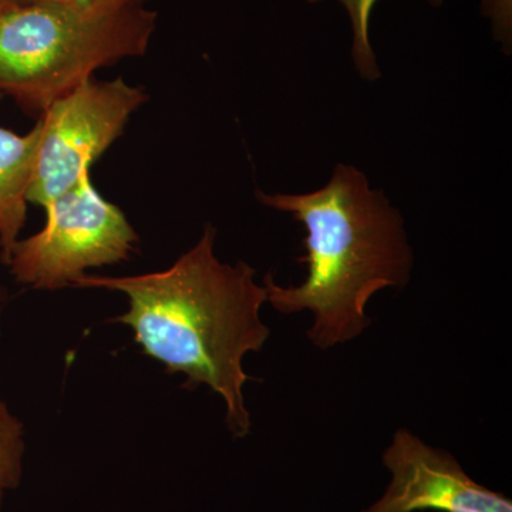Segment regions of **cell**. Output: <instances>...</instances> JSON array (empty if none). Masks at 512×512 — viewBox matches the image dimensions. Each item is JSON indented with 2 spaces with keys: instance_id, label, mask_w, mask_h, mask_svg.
<instances>
[{
  "instance_id": "1",
  "label": "cell",
  "mask_w": 512,
  "mask_h": 512,
  "mask_svg": "<svg viewBox=\"0 0 512 512\" xmlns=\"http://www.w3.org/2000/svg\"><path fill=\"white\" fill-rule=\"evenodd\" d=\"M217 229L205 225L200 241L170 268L151 274L83 275L73 282L126 295L128 309L114 322L134 333L144 355L168 373L187 377L185 389L207 386L224 400L225 423L235 439L251 431L244 387L249 353L264 349L271 329L261 318L264 284L247 262L227 264L214 251Z\"/></svg>"
},
{
  "instance_id": "2",
  "label": "cell",
  "mask_w": 512,
  "mask_h": 512,
  "mask_svg": "<svg viewBox=\"0 0 512 512\" xmlns=\"http://www.w3.org/2000/svg\"><path fill=\"white\" fill-rule=\"evenodd\" d=\"M256 200L303 225L306 278L282 286L264 276L266 302L282 315L309 312V342L319 350L353 342L372 325L367 306L376 293L403 289L414 251L402 212L359 168L338 164L325 187L305 194L255 191Z\"/></svg>"
},
{
  "instance_id": "3",
  "label": "cell",
  "mask_w": 512,
  "mask_h": 512,
  "mask_svg": "<svg viewBox=\"0 0 512 512\" xmlns=\"http://www.w3.org/2000/svg\"><path fill=\"white\" fill-rule=\"evenodd\" d=\"M157 13L136 8L86 9L59 0L0 5V99L29 113L93 79L101 67L143 56Z\"/></svg>"
},
{
  "instance_id": "4",
  "label": "cell",
  "mask_w": 512,
  "mask_h": 512,
  "mask_svg": "<svg viewBox=\"0 0 512 512\" xmlns=\"http://www.w3.org/2000/svg\"><path fill=\"white\" fill-rule=\"evenodd\" d=\"M45 210V227L19 239L6 264L19 284L56 291L87 269L120 264L137 251L136 231L117 205L101 197L90 171Z\"/></svg>"
},
{
  "instance_id": "5",
  "label": "cell",
  "mask_w": 512,
  "mask_h": 512,
  "mask_svg": "<svg viewBox=\"0 0 512 512\" xmlns=\"http://www.w3.org/2000/svg\"><path fill=\"white\" fill-rule=\"evenodd\" d=\"M147 100L140 87L121 77L113 82L87 80L72 92L53 101L39 121L29 204L45 208L73 187L114 141Z\"/></svg>"
},
{
  "instance_id": "6",
  "label": "cell",
  "mask_w": 512,
  "mask_h": 512,
  "mask_svg": "<svg viewBox=\"0 0 512 512\" xmlns=\"http://www.w3.org/2000/svg\"><path fill=\"white\" fill-rule=\"evenodd\" d=\"M392 474L382 498L362 512H512L507 495L468 476L453 454L399 429L384 450Z\"/></svg>"
},
{
  "instance_id": "7",
  "label": "cell",
  "mask_w": 512,
  "mask_h": 512,
  "mask_svg": "<svg viewBox=\"0 0 512 512\" xmlns=\"http://www.w3.org/2000/svg\"><path fill=\"white\" fill-rule=\"evenodd\" d=\"M40 130L39 120L26 134L0 127V261L5 265L25 227Z\"/></svg>"
},
{
  "instance_id": "8",
  "label": "cell",
  "mask_w": 512,
  "mask_h": 512,
  "mask_svg": "<svg viewBox=\"0 0 512 512\" xmlns=\"http://www.w3.org/2000/svg\"><path fill=\"white\" fill-rule=\"evenodd\" d=\"M25 436L22 421L0 399V512L8 495L22 481L26 454Z\"/></svg>"
},
{
  "instance_id": "9",
  "label": "cell",
  "mask_w": 512,
  "mask_h": 512,
  "mask_svg": "<svg viewBox=\"0 0 512 512\" xmlns=\"http://www.w3.org/2000/svg\"><path fill=\"white\" fill-rule=\"evenodd\" d=\"M319 2L323 0H308V3ZM338 2L342 3L352 25V60L356 72L366 82H376L382 77V70L370 42V19L379 0H338Z\"/></svg>"
},
{
  "instance_id": "10",
  "label": "cell",
  "mask_w": 512,
  "mask_h": 512,
  "mask_svg": "<svg viewBox=\"0 0 512 512\" xmlns=\"http://www.w3.org/2000/svg\"><path fill=\"white\" fill-rule=\"evenodd\" d=\"M481 15L490 19L495 42L504 55L512 53V0H481Z\"/></svg>"
},
{
  "instance_id": "11",
  "label": "cell",
  "mask_w": 512,
  "mask_h": 512,
  "mask_svg": "<svg viewBox=\"0 0 512 512\" xmlns=\"http://www.w3.org/2000/svg\"><path fill=\"white\" fill-rule=\"evenodd\" d=\"M74 5L86 9L136 8L146 5L147 0H72Z\"/></svg>"
},
{
  "instance_id": "12",
  "label": "cell",
  "mask_w": 512,
  "mask_h": 512,
  "mask_svg": "<svg viewBox=\"0 0 512 512\" xmlns=\"http://www.w3.org/2000/svg\"><path fill=\"white\" fill-rule=\"evenodd\" d=\"M427 3H430L433 8H441L443 6L444 0H426Z\"/></svg>"
},
{
  "instance_id": "13",
  "label": "cell",
  "mask_w": 512,
  "mask_h": 512,
  "mask_svg": "<svg viewBox=\"0 0 512 512\" xmlns=\"http://www.w3.org/2000/svg\"><path fill=\"white\" fill-rule=\"evenodd\" d=\"M5 298H6V292H5V289L0 288V303H2L3 301H5Z\"/></svg>"
},
{
  "instance_id": "14",
  "label": "cell",
  "mask_w": 512,
  "mask_h": 512,
  "mask_svg": "<svg viewBox=\"0 0 512 512\" xmlns=\"http://www.w3.org/2000/svg\"><path fill=\"white\" fill-rule=\"evenodd\" d=\"M10 2H18V0H0V5H5V3H10Z\"/></svg>"
},
{
  "instance_id": "15",
  "label": "cell",
  "mask_w": 512,
  "mask_h": 512,
  "mask_svg": "<svg viewBox=\"0 0 512 512\" xmlns=\"http://www.w3.org/2000/svg\"><path fill=\"white\" fill-rule=\"evenodd\" d=\"M59 2H72V0H59Z\"/></svg>"
}]
</instances>
